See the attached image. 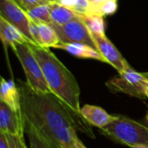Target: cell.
I'll return each mask as SVG.
<instances>
[{
    "mask_svg": "<svg viewBox=\"0 0 148 148\" xmlns=\"http://www.w3.org/2000/svg\"><path fill=\"white\" fill-rule=\"evenodd\" d=\"M17 86L24 122L35 127L53 146L74 148L80 140L76 130L95 138L91 125L82 115L73 112L53 94L36 93L21 80L17 81Z\"/></svg>",
    "mask_w": 148,
    "mask_h": 148,
    "instance_id": "1",
    "label": "cell"
},
{
    "mask_svg": "<svg viewBox=\"0 0 148 148\" xmlns=\"http://www.w3.org/2000/svg\"><path fill=\"white\" fill-rule=\"evenodd\" d=\"M29 46L41 65L51 94L73 112L81 114V90L74 75L49 49L31 44Z\"/></svg>",
    "mask_w": 148,
    "mask_h": 148,
    "instance_id": "2",
    "label": "cell"
},
{
    "mask_svg": "<svg viewBox=\"0 0 148 148\" xmlns=\"http://www.w3.org/2000/svg\"><path fill=\"white\" fill-rule=\"evenodd\" d=\"M101 133L116 143L129 147L137 146H148V127L142 121H134L124 115L101 128Z\"/></svg>",
    "mask_w": 148,
    "mask_h": 148,
    "instance_id": "3",
    "label": "cell"
},
{
    "mask_svg": "<svg viewBox=\"0 0 148 148\" xmlns=\"http://www.w3.org/2000/svg\"><path fill=\"white\" fill-rule=\"evenodd\" d=\"M21 63L26 83L30 89L40 94H51L40 63L33 54L29 43H18L11 47Z\"/></svg>",
    "mask_w": 148,
    "mask_h": 148,
    "instance_id": "4",
    "label": "cell"
},
{
    "mask_svg": "<svg viewBox=\"0 0 148 148\" xmlns=\"http://www.w3.org/2000/svg\"><path fill=\"white\" fill-rule=\"evenodd\" d=\"M106 86L114 93H122L133 97L146 99L148 79L143 73H139L131 68L109 79Z\"/></svg>",
    "mask_w": 148,
    "mask_h": 148,
    "instance_id": "5",
    "label": "cell"
},
{
    "mask_svg": "<svg viewBox=\"0 0 148 148\" xmlns=\"http://www.w3.org/2000/svg\"><path fill=\"white\" fill-rule=\"evenodd\" d=\"M0 16L16 28L26 37L29 44L36 45L30 30L31 20L16 3L12 0H0Z\"/></svg>",
    "mask_w": 148,
    "mask_h": 148,
    "instance_id": "6",
    "label": "cell"
},
{
    "mask_svg": "<svg viewBox=\"0 0 148 148\" xmlns=\"http://www.w3.org/2000/svg\"><path fill=\"white\" fill-rule=\"evenodd\" d=\"M52 26L58 35L60 43H84L95 48L92 35L81 16L66 24Z\"/></svg>",
    "mask_w": 148,
    "mask_h": 148,
    "instance_id": "7",
    "label": "cell"
},
{
    "mask_svg": "<svg viewBox=\"0 0 148 148\" xmlns=\"http://www.w3.org/2000/svg\"><path fill=\"white\" fill-rule=\"evenodd\" d=\"M91 35L94 39L96 49L101 53V55L106 60L107 63L113 66L119 74L125 72L132 68L105 34L96 35L91 33Z\"/></svg>",
    "mask_w": 148,
    "mask_h": 148,
    "instance_id": "8",
    "label": "cell"
},
{
    "mask_svg": "<svg viewBox=\"0 0 148 148\" xmlns=\"http://www.w3.org/2000/svg\"><path fill=\"white\" fill-rule=\"evenodd\" d=\"M0 132L6 135L23 136L24 121L21 113L11 110L5 103L0 101Z\"/></svg>",
    "mask_w": 148,
    "mask_h": 148,
    "instance_id": "9",
    "label": "cell"
},
{
    "mask_svg": "<svg viewBox=\"0 0 148 148\" xmlns=\"http://www.w3.org/2000/svg\"><path fill=\"white\" fill-rule=\"evenodd\" d=\"M81 114L89 125L100 129L108 127L119 118V115L109 114L101 107L89 104H85L81 108Z\"/></svg>",
    "mask_w": 148,
    "mask_h": 148,
    "instance_id": "10",
    "label": "cell"
},
{
    "mask_svg": "<svg viewBox=\"0 0 148 148\" xmlns=\"http://www.w3.org/2000/svg\"><path fill=\"white\" fill-rule=\"evenodd\" d=\"M0 101L5 103L11 110L21 113V94L18 86L13 81H7L1 78V90H0Z\"/></svg>",
    "mask_w": 148,
    "mask_h": 148,
    "instance_id": "11",
    "label": "cell"
},
{
    "mask_svg": "<svg viewBox=\"0 0 148 148\" xmlns=\"http://www.w3.org/2000/svg\"><path fill=\"white\" fill-rule=\"evenodd\" d=\"M56 49L67 51L70 55L82 59H94L107 63L101 53L94 47L84 43H59Z\"/></svg>",
    "mask_w": 148,
    "mask_h": 148,
    "instance_id": "12",
    "label": "cell"
},
{
    "mask_svg": "<svg viewBox=\"0 0 148 148\" xmlns=\"http://www.w3.org/2000/svg\"><path fill=\"white\" fill-rule=\"evenodd\" d=\"M0 38L3 45L5 54L7 48L12 47L18 43H29L26 37L14 26L0 16Z\"/></svg>",
    "mask_w": 148,
    "mask_h": 148,
    "instance_id": "13",
    "label": "cell"
},
{
    "mask_svg": "<svg viewBox=\"0 0 148 148\" xmlns=\"http://www.w3.org/2000/svg\"><path fill=\"white\" fill-rule=\"evenodd\" d=\"M37 24H38V37L36 40V45L46 49L56 48L61 42L52 24H48V23H37Z\"/></svg>",
    "mask_w": 148,
    "mask_h": 148,
    "instance_id": "14",
    "label": "cell"
},
{
    "mask_svg": "<svg viewBox=\"0 0 148 148\" xmlns=\"http://www.w3.org/2000/svg\"><path fill=\"white\" fill-rule=\"evenodd\" d=\"M50 4V16L52 20V24L63 25L80 16L71 9L65 7L58 3H53Z\"/></svg>",
    "mask_w": 148,
    "mask_h": 148,
    "instance_id": "15",
    "label": "cell"
},
{
    "mask_svg": "<svg viewBox=\"0 0 148 148\" xmlns=\"http://www.w3.org/2000/svg\"><path fill=\"white\" fill-rule=\"evenodd\" d=\"M51 4L45 3L36 6L26 11L29 19L36 23H48L52 24L50 16Z\"/></svg>",
    "mask_w": 148,
    "mask_h": 148,
    "instance_id": "16",
    "label": "cell"
},
{
    "mask_svg": "<svg viewBox=\"0 0 148 148\" xmlns=\"http://www.w3.org/2000/svg\"><path fill=\"white\" fill-rule=\"evenodd\" d=\"M24 129L28 134L29 148H56L31 125L24 122Z\"/></svg>",
    "mask_w": 148,
    "mask_h": 148,
    "instance_id": "17",
    "label": "cell"
},
{
    "mask_svg": "<svg viewBox=\"0 0 148 148\" xmlns=\"http://www.w3.org/2000/svg\"><path fill=\"white\" fill-rule=\"evenodd\" d=\"M117 10L118 0H105L97 3H90L88 15H99L106 16L114 15L117 11Z\"/></svg>",
    "mask_w": 148,
    "mask_h": 148,
    "instance_id": "18",
    "label": "cell"
},
{
    "mask_svg": "<svg viewBox=\"0 0 148 148\" xmlns=\"http://www.w3.org/2000/svg\"><path fill=\"white\" fill-rule=\"evenodd\" d=\"M80 16L92 34H96V35L105 34L104 16L99 15H87V16Z\"/></svg>",
    "mask_w": 148,
    "mask_h": 148,
    "instance_id": "19",
    "label": "cell"
},
{
    "mask_svg": "<svg viewBox=\"0 0 148 148\" xmlns=\"http://www.w3.org/2000/svg\"><path fill=\"white\" fill-rule=\"evenodd\" d=\"M12 1L16 3L20 8H22L24 11H27L29 9L41 4L49 3L47 0H12Z\"/></svg>",
    "mask_w": 148,
    "mask_h": 148,
    "instance_id": "20",
    "label": "cell"
},
{
    "mask_svg": "<svg viewBox=\"0 0 148 148\" xmlns=\"http://www.w3.org/2000/svg\"><path fill=\"white\" fill-rule=\"evenodd\" d=\"M6 135V134H5ZM10 148H27L24 136H16V135H6Z\"/></svg>",
    "mask_w": 148,
    "mask_h": 148,
    "instance_id": "21",
    "label": "cell"
},
{
    "mask_svg": "<svg viewBox=\"0 0 148 148\" xmlns=\"http://www.w3.org/2000/svg\"><path fill=\"white\" fill-rule=\"evenodd\" d=\"M0 148H10L7 136L0 132Z\"/></svg>",
    "mask_w": 148,
    "mask_h": 148,
    "instance_id": "22",
    "label": "cell"
},
{
    "mask_svg": "<svg viewBox=\"0 0 148 148\" xmlns=\"http://www.w3.org/2000/svg\"><path fill=\"white\" fill-rule=\"evenodd\" d=\"M74 148H87L85 147V145L81 141V140H77V142L75 143V147Z\"/></svg>",
    "mask_w": 148,
    "mask_h": 148,
    "instance_id": "23",
    "label": "cell"
},
{
    "mask_svg": "<svg viewBox=\"0 0 148 148\" xmlns=\"http://www.w3.org/2000/svg\"><path fill=\"white\" fill-rule=\"evenodd\" d=\"M89 2V3H100V2H102V1H105V0H88Z\"/></svg>",
    "mask_w": 148,
    "mask_h": 148,
    "instance_id": "24",
    "label": "cell"
},
{
    "mask_svg": "<svg viewBox=\"0 0 148 148\" xmlns=\"http://www.w3.org/2000/svg\"><path fill=\"white\" fill-rule=\"evenodd\" d=\"M142 122L148 127V112L147 114V115H146V117H145V119H144V121Z\"/></svg>",
    "mask_w": 148,
    "mask_h": 148,
    "instance_id": "25",
    "label": "cell"
},
{
    "mask_svg": "<svg viewBox=\"0 0 148 148\" xmlns=\"http://www.w3.org/2000/svg\"><path fill=\"white\" fill-rule=\"evenodd\" d=\"M132 148H148V146H137V147H134Z\"/></svg>",
    "mask_w": 148,
    "mask_h": 148,
    "instance_id": "26",
    "label": "cell"
},
{
    "mask_svg": "<svg viewBox=\"0 0 148 148\" xmlns=\"http://www.w3.org/2000/svg\"><path fill=\"white\" fill-rule=\"evenodd\" d=\"M49 3H58L59 0H47Z\"/></svg>",
    "mask_w": 148,
    "mask_h": 148,
    "instance_id": "27",
    "label": "cell"
},
{
    "mask_svg": "<svg viewBox=\"0 0 148 148\" xmlns=\"http://www.w3.org/2000/svg\"><path fill=\"white\" fill-rule=\"evenodd\" d=\"M143 74H144V75L148 79V72H145V73H143Z\"/></svg>",
    "mask_w": 148,
    "mask_h": 148,
    "instance_id": "28",
    "label": "cell"
},
{
    "mask_svg": "<svg viewBox=\"0 0 148 148\" xmlns=\"http://www.w3.org/2000/svg\"><path fill=\"white\" fill-rule=\"evenodd\" d=\"M146 95H147V98L148 99V88H147V91H146Z\"/></svg>",
    "mask_w": 148,
    "mask_h": 148,
    "instance_id": "29",
    "label": "cell"
}]
</instances>
